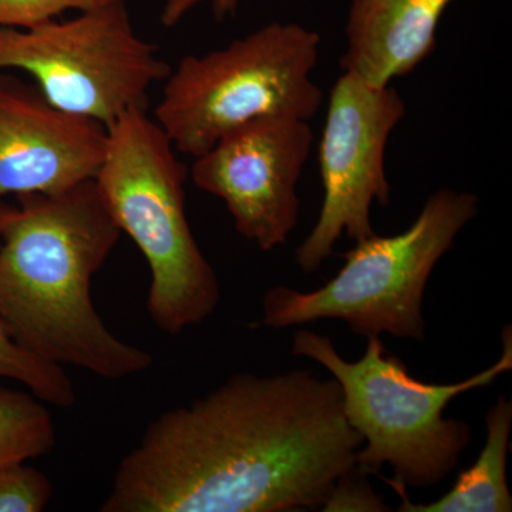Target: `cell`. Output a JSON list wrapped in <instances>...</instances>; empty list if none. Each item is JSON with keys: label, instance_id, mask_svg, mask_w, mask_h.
<instances>
[{"label": "cell", "instance_id": "30bf717a", "mask_svg": "<svg viewBox=\"0 0 512 512\" xmlns=\"http://www.w3.org/2000/svg\"><path fill=\"white\" fill-rule=\"evenodd\" d=\"M107 127L56 107L35 83L0 73V201L94 180Z\"/></svg>", "mask_w": 512, "mask_h": 512}, {"label": "cell", "instance_id": "e0dca14e", "mask_svg": "<svg viewBox=\"0 0 512 512\" xmlns=\"http://www.w3.org/2000/svg\"><path fill=\"white\" fill-rule=\"evenodd\" d=\"M366 474L359 473L356 468L339 478L333 487L323 511H389L382 497L375 493L372 485L367 483Z\"/></svg>", "mask_w": 512, "mask_h": 512}, {"label": "cell", "instance_id": "5bb4252c", "mask_svg": "<svg viewBox=\"0 0 512 512\" xmlns=\"http://www.w3.org/2000/svg\"><path fill=\"white\" fill-rule=\"evenodd\" d=\"M0 377L25 384L29 392L50 406L76 403V389L63 367L47 362L18 345L0 322Z\"/></svg>", "mask_w": 512, "mask_h": 512}, {"label": "cell", "instance_id": "6da1fadb", "mask_svg": "<svg viewBox=\"0 0 512 512\" xmlns=\"http://www.w3.org/2000/svg\"><path fill=\"white\" fill-rule=\"evenodd\" d=\"M362 444L333 377L237 373L151 421L100 511L315 510L355 468Z\"/></svg>", "mask_w": 512, "mask_h": 512}, {"label": "cell", "instance_id": "7c38bea8", "mask_svg": "<svg viewBox=\"0 0 512 512\" xmlns=\"http://www.w3.org/2000/svg\"><path fill=\"white\" fill-rule=\"evenodd\" d=\"M487 439L473 466L458 474L456 483L439 500L413 503L407 490L396 491L400 512H511L512 495L507 480L512 429V402L498 396L485 414Z\"/></svg>", "mask_w": 512, "mask_h": 512}, {"label": "cell", "instance_id": "ba28073f", "mask_svg": "<svg viewBox=\"0 0 512 512\" xmlns=\"http://www.w3.org/2000/svg\"><path fill=\"white\" fill-rule=\"evenodd\" d=\"M406 116V103L393 86H379L342 72L330 90L319 143L323 201L315 227L296 249L306 274L335 254L343 235L359 242L376 234L373 205L392 198L386 174V148Z\"/></svg>", "mask_w": 512, "mask_h": 512}, {"label": "cell", "instance_id": "3957f363", "mask_svg": "<svg viewBox=\"0 0 512 512\" xmlns=\"http://www.w3.org/2000/svg\"><path fill=\"white\" fill-rule=\"evenodd\" d=\"M501 340L503 353L493 366L451 384L414 379L380 336L367 338L365 355L349 362L328 336L299 329L292 353L319 363L338 382L346 419L363 440L356 470L383 478L393 490H426L456 470L471 441L466 421L444 417L448 404L512 370L511 325L504 326Z\"/></svg>", "mask_w": 512, "mask_h": 512}, {"label": "cell", "instance_id": "9c48e42d", "mask_svg": "<svg viewBox=\"0 0 512 512\" xmlns=\"http://www.w3.org/2000/svg\"><path fill=\"white\" fill-rule=\"evenodd\" d=\"M312 146L311 121L264 117L194 157L191 180L225 202L242 237L269 252L285 245L298 225L296 187Z\"/></svg>", "mask_w": 512, "mask_h": 512}, {"label": "cell", "instance_id": "ac0fdd59", "mask_svg": "<svg viewBox=\"0 0 512 512\" xmlns=\"http://www.w3.org/2000/svg\"><path fill=\"white\" fill-rule=\"evenodd\" d=\"M205 0H165L160 20L164 28H175L191 12ZM212 13L217 22L235 18L241 0H211Z\"/></svg>", "mask_w": 512, "mask_h": 512}, {"label": "cell", "instance_id": "7a4b0ae2", "mask_svg": "<svg viewBox=\"0 0 512 512\" xmlns=\"http://www.w3.org/2000/svg\"><path fill=\"white\" fill-rule=\"evenodd\" d=\"M120 235L94 180L0 201V322L10 338L107 380L150 369L153 356L117 338L94 308L93 276Z\"/></svg>", "mask_w": 512, "mask_h": 512}, {"label": "cell", "instance_id": "4fadbf2b", "mask_svg": "<svg viewBox=\"0 0 512 512\" xmlns=\"http://www.w3.org/2000/svg\"><path fill=\"white\" fill-rule=\"evenodd\" d=\"M55 443L46 403L35 394L0 387V466L45 456Z\"/></svg>", "mask_w": 512, "mask_h": 512}, {"label": "cell", "instance_id": "277c9868", "mask_svg": "<svg viewBox=\"0 0 512 512\" xmlns=\"http://www.w3.org/2000/svg\"><path fill=\"white\" fill-rule=\"evenodd\" d=\"M190 171L147 109L124 113L107 127L97 187L121 232L136 242L150 268L147 311L161 332L178 336L217 309L220 282L185 210Z\"/></svg>", "mask_w": 512, "mask_h": 512}, {"label": "cell", "instance_id": "8992f818", "mask_svg": "<svg viewBox=\"0 0 512 512\" xmlns=\"http://www.w3.org/2000/svg\"><path fill=\"white\" fill-rule=\"evenodd\" d=\"M320 35L272 22L205 55H188L165 77L154 116L175 150L198 157L235 128L264 119L311 121L323 104L312 79Z\"/></svg>", "mask_w": 512, "mask_h": 512}, {"label": "cell", "instance_id": "2e32d148", "mask_svg": "<svg viewBox=\"0 0 512 512\" xmlns=\"http://www.w3.org/2000/svg\"><path fill=\"white\" fill-rule=\"evenodd\" d=\"M128 0H0V28L30 29L63 13L89 12Z\"/></svg>", "mask_w": 512, "mask_h": 512}, {"label": "cell", "instance_id": "5b68a950", "mask_svg": "<svg viewBox=\"0 0 512 512\" xmlns=\"http://www.w3.org/2000/svg\"><path fill=\"white\" fill-rule=\"evenodd\" d=\"M480 200L467 191L441 188L429 195L409 228L390 237L356 242L345 265L322 288L303 292L269 289L262 299V325L272 329L323 319L348 323L357 336L424 340L421 313L431 272L477 217Z\"/></svg>", "mask_w": 512, "mask_h": 512}, {"label": "cell", "instance_id": "52a82bcc", "mask_svg": "<svg viewBox=\"0 0 512 512\" xmlns=\"http://www.w3.org/2000/svg\"><path fill=\"white\" fill-rule=\"evenodd\" d=\"M20 70L56 107L109 127L147 109L148 93L170 66L137 35L127 3L52 20L30 29L0 28V72Z\"/></svg>", "mask_w": 512, "mask_h": 512}, {"label": "cell", "instance_id": "8fae6325", "mask_svg": "<svg viewBox=\"0 0 512 512\" xmlns=\"http://www.w3.org/2000/svg\"><path fill=\"white\" fill-rule=\"evenodd\" d=\"M454 0H350L342 72L387 86L413 73L436 50Z\"/></svg>", "mask_w": 512, "mask_h": 512}, {"label": "cell", "instance_id": "9a60e30c", "mask_svg": "<svg viewBox=\"0 0 512 512\" xmlns=\"http://www.w3.org/2000/svg\"><path fill=\"white\" fill-rule=\"evenodd\" d=\"M49 478L25 463L0 466V512H42L52 500Z\"/></svg>", "mask_w": 512, "mask_h": 512}]
</instances>
